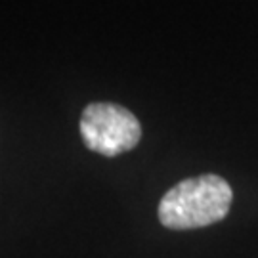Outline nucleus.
Returning <instances> with one entry per match:
<instances>
[{
  "label": "nucleus",
  "instance_id": "f03ea898",
  "mask_svg": "<svg viewBox=\"0 0 258 258\" xmlns=\"http://www.w3.org/2000/svg\"><path fill=\"white\" fill-rule=\"evenodd\" d=\"M84 146L105 157L120 155L138 146L142 138L140 120L117 103H90L81 117Z\"/></svg>",
  "mask_w": 258,
  "mask_h": 258
},
{
  "label": "nucleus",
  "instance_id": "f257e3e1",
  "mask_svg": "<svg viewBox=\"0 0 258 258\" xmlns=\"http://www.w3.org/2000/svg\"><path fill=\"white\" fill-rule=\"evenodd\" d=\"M233 194L216 174L187 178L170 187L159 203V220L168 230H195L220 222L230 212Z\"/></svg>",
  "mask_w": 258,
  "mask_h": 258
}]
</instances>
